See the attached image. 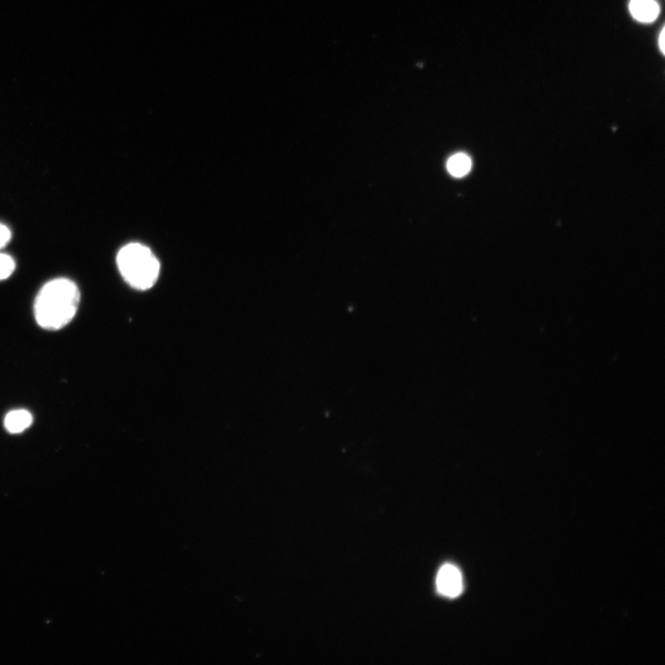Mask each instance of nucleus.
<instances>
[{
    "mask_svg": "<svg viewBox=\"0 0 665 665\" xmlns=\"http://www.w3.org/2000/svg\"><path fill=\"white\" fill-rule=\"evenodd\" d=\"M81 294L77 284L67 278L46 283L39 292L34 306L37 323L46 330H60L74 318Z\"/></svg>",
    "mask_w": 665,
    "mask_h": 665,
    "instance_id": "nucleus-1",
    "label": "nucleus"
},
{
    "mask_svg": "<svg viewBox=\"0 0 665 665\" xmlns=\"http://www.w3.org/2000/svg\"><path fill=\"white\" fill-rule=\"evenodd\" d=\"M119 270L127 283L137 290H148L157 282L160 265L152 251L140 244L124 246L117 257Z\"/></svg>",
    "mask_w": 665,
    "mask_h": 665,
    "instance_id": "nucleus-2",
    "label": "nucleus"
},
{
    "mask_svg": "<svg viewBox=\"0 0 665 665\" xmlns=\"http://www.w3.org/2000/svg\"><path fill=\"white\" fill-rule=\"evenodd\" d=\"M439 593L448 598H456L463 592V578L460 570L454 564L443 565L437 577Z\"/></svg>",
    "mask_w": 665,
    "mask_h": 665,
    "instance_id": "nucleus-3",
    "label": "nucleus"
},
{
    "mask_svg": "<svg viewBox=\"0 0 665 665\" xmlns=\"http://www.w3.org/2000/svg\"><path fill=\"white\" fill-rule=\"evenodd\" d=\"M630 11L634 19L641 23L654 22L660 14V6L655 0H631Z\"/></svg>",
    "mask_w": 665,
    "mask_h": 665,
    "instance_id": "nucleus-4",
    "label": "nucleus"
},
{
    "mask_svg": "<svg viewBox=\"0 0 665 665\" xmlns=\"http://www.w3.org/2000/svg\"><path fill=\"white\" fill-rule=\"evenodd\" d=\"M33 423L32 414L25 410H16L9 412L5 419L6 430L14 435L21 434Z\"/></svg>",
    "mask_w": 665,
    "mask_h": 665,
    "instance_id": "nucleus-5",
    "label": "nucleus"
},
{
    "mask_svg": "<svg viewBox=\"0 0 665 665\" xmlns=\"http://www.w3.org/2000/svg\"><path fill=\"white\" fill-rule=\"evenodd\" d=\"M471 165V159L468 156L463 153H458L448 159L447 167L448 172L452 176L462 178L470 171Z\"/></svg>",
    "mask_w": 665,
    "mask_h": 665,
    "instance_id": "nucleus-6",
    "label": "nucleus"
},
{
    "mask_svg": "<svg viewBox=\"0 0 665 665\" xmlns=\"http://www.w3.org/2000/svg\"><path fill=\"white\" fill-rule=\"evenodd\" d=\"M15 270L14 258L5 254H0V280L9 278Z\"/></svg>",
    "mask_w": 665,
    "mask_h": 665,
    "instance_id": "nucleus-7",
    "label": "nucleus"
},
{
    "mask_svg": "<svg viewBox=\"0 0 665 665\" xmlns=\"http://www.w3.org/2000/svg\"><path fill=\"white\" fill-rule=\"evenodd\" d=\"M12 240V231L10 228L0 223V249L7 246Z\"/></svg>",
    "mask_w": 665,
    "mask_h": 665,
    "instance_id": "nucleus-8",
    "label": "nucleus"
},
{
    "mask_svg": "<svg viewBox=\"0 0 665 665\" xmlns=\"http://www.w3.org/2000/svg\"><path fill=\"white\" fill-rule=\"evenodd\" d=\"M664 34H665V30L663 28L661 30L660 34V36H659V46H660V52H661L662 54H664V53H665V49H664V46H665V35H664Z\"/></svg>",
    "mask_w": 665,
    "mask_h": 665,
    "instance_id": "nucleus-9",
    "label": "nucleus"
}]
</instances>
